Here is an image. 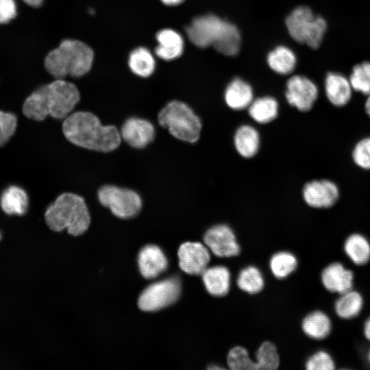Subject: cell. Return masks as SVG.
Here are the masks:
<instances>
[{"label":"cell","mask_w":370,"mask_h":370,"mask_svg":"<svg viewBox=\"0 0 370 370\" xmlns=\"http://www.w3.org/2000/svg\"><path fill=\"white\" fill-rule=\"evenodd\" d=\"M285 97L291 106L299 111L307 112L317 99L318 88L308 77L293 75L287 82Z\"/></svg>","instance_id":"10"},{"label":"cell","mask_w":370,"mask_h":370,"mask_svg":"<svg viewBox=\"0 0 370 370\" xmlns=\"http://www.w3.org/2000/svg\"><path fill=\"white\" fill-rule=\"evenodd\" d=\"M120 134L121 138L130 147L143 149L153 141L156 131L153 125L148 120L130 117L123 123Z\"/></svg>","instance_id":"14"},{"label":"cell","mask_w":370,"mask_h":370,"mask_svg":"<svg viewBox=\"0 0 370 370\" xmlns=\"http://www.w3.org/2000/svg\"><path fill=\"white\" fill-rule=\"evenodd\" d=\"M249 116L257 123H267L275 119L278 112L277 101L271 97L253 100L248 107Z\"/></svg>","instance_id":"26"},{"label":"cell","mask_w":370,"mask_h":370,"mask_svg":"<svg viewBox=\"0 0 370 370\" xmlns=\"http://www.w3.org/2000/svg\"><path fill=\"white\" fill-rule=\"evenodd\" d=\"M304 333L314 339H323L331 332L332 323L329 317L317 310L308 314L302 321Z\"/></svg>","instance_id":"24"},{"label":"cell","mask_w":370,"mask_h":370,"mask_svg":"<svg viewBox=\"0 0 370 370\" xmlns=\"http://www.w3.org/2000/svg\"><path fill=\"white\" fill-rule=\"evenodd\" d=\"M208 369H210V370H214V369H223V367L217 366L216 365H210V367H208Z\"/></svg>","instance_id":"42"},{"label":"cell","mask_w":370,"mask_h":370,"mask_svg":"<svg viewBox=\"0 0 370 370\" xmlns=\"http://www.w3.org/2000/svg\"><path fill=\"white\" fill-rule=\"evenodd\" d=\"M237 284L243 291L256 293L262 290L264 280L260 271L254 267H248L239 273Z\"/></svg>","instance_id":"29"},{"label":"cell","mask_w":370,"mask_h":370,"mask_svg":"<svg viewBox=\"0 0 370 370\" xmlns=\"http://www.w3.org/2000/svg\"><path fill=\"white\" fill-rule=\"evenodd\" d=\"M62 132L72 144L105 153L117 149L122 140L115 126L103 125L96 115L84 111L71 113L65 118Z\"/></svg>","instance_id":"2"},{"label":"cell","mask_w":370,"mask_h":370,"mask_svg":"<svg viewBox=\"0 0 370 370\" xmlns=\"http://www.w3.org/2000/svg\"><path fill=\"white\" fill-rule=\"evenodd\" d=\"M296 62V56L293 51L285 46L276 47L267 56V62L270 68L282 75L293 72Z\"/></svg>","instance_id":"27"},{"label":"cell","mask_w":370,"mask_h":370,"mask_svg":"<svg viewBox=\"0 0 370 370\" xmlns=\"http://www.w3.org/2000/svg\"><path fill=\"white\" fill-rule=\"evenodd\" d=\"M286 25L295 41L313 49L319 47L327 29L325 19L314 15L312 10L306 5L295 8L287 16Z\"/></svg>","instance_id":"7"},{"label":"cell","mask_w":370,"mask_h":370,"mask_svg":"<svg viewBox=\"0 0 370 370\" xmlns=\"http://www.w3.org/2000/svg\"><path fill=\"white\" fill-rule=\"evenodd\" d=\"M204 241L207 247L219 257L236 256L240 251L234 234L225 225L210 227L205 233Z\"/></svg>","instance_id":"11"},{"label":"cell","mask_w":370,"mask_h":370,"mask_svg":"<svg viewBox=\"0 0 370 370\" xmlns=\"http://www.w3.org/2000/svg\"><path fill=\"white\" fill-rule=\"evenodd\" d=\"M190 41L200 48L212 46L218 52L228 56L236 55L241 46V34L232 23L208 14L194 18L186 27Z\"/></svg>","instance_id":"3"},{"label":"cell","mask_w":370,"mask_h":370,"mask_svg":"<svg viewBox=\"0 0 370 370\" xmlns=\"http://www.w3.org/2000/svg\"><path fill=\"white\" fill-rule=\"evenodd\" d=\"M16 8L14 0H0V24L14 19L17 14Z\"/></svg>","instance_id":"37"},{"label":"cell","mask_w":370,"mask_h":370,"mask_svg":"<svg viewBox=\"0 0 370 370\" xmlns=\"http://www.w3.org/2000/svg\"><path fill=\"white\" fill-rule=\"evenodd\" d=\"M22 1L24 3H25L27 5L34 7V8H37V7L40 6L44 1V0H22Z\"/></svg>","instance_id":"39"},{"label":"cell","mask_w":370,"mask_h":370,"mask_svg":"<svg viewBox=\"0 0 370 370\" xmlns=\"http://www.w3.org/2000/svg\"><path fill=\"white\" fill-rule=\"evenodd\" d=\"M227 362L232 370L258 369L256 362L249 358L246 349L242 347L232 348L228 353Z\"/></svg>","instance_id":"33"},{"label":"cell","mask_w":370,"mask_h":370,"mask_svg":"<svg viewBox=\"0 0 370 370\" xmlns=\"http://www.w3.org/2000/svg\"><path fill=\"white\" fill-rule=\"evenodd\" d=\"M158 121L178 140L194 143L199 138L201 122L193 110L182 101L169 102L159 112Z\"/></svg>","instance_id":"6"},{"label":"cell","mask_w":370,"mask_h":370,"mask_svg":"<svg viewBox=\"0 0 370 370\" xmlns=\"http://www.w3.org/2000/svg\"><path fill=\"white\" fill-rule=\"evenodd\" d=\"M306 367L308 370H332L335 368V364L328 352L319 351L308 359Z\"/></svg>","instance_id":"36"},{"label":"cell","mask_w":370,"mask_h":370,"mask_svg":"<svg viewBox=\"0 0 370 370\" xmlns=\"http://www.w3.org/2000/svg\"><path fill=\"white\" fill-rule=\"evenodd\" d=\"M365 108L366 113L370 116V95H368V97L366 100Z\"/></svg>","instance_id":"41"},{"label":"cell","mask_w":370,"mask_h":370,"mask_svg":"<svg viewBox=\"0 0 370 370\" xmlns=\"http://www.w3.org/2000/svg\"><path fill=\"white\" fill-rule=\"evenodd\" d=\"M352 158L359 167L370 169V137L358 142L352 151Z\"/></svg>","instance_id":"35"},{"label":"cell","mask_w":370,"mask_h":370,"mask_svg":"<svg viewBox=\"0 0 370 370\" xmlns=\"http://www.w3.org/2000/svg\"><path fill=\"white\" fill-rule=\"evenodd\" d=\"M350 82L344 75L331 72L325 79V91L329 101L335 106L346 105L352 97Z\"/></svg>","instance_id":"18"},{"label":"cell","mask_w":370,"mask_h":370,"mask_svg":"<svg viewBox=\"0 0 370 370\" xmlns=\"http://www.w3.org/2000/svg\"><path fill=\"white\" fill-rule=\"evenodd\" d=\"M234 142L236 151L241 156L251 158L256 154L259 149V134L252 126L244 125L237 129Z\"/></svg>","instance_id":"22"},{"label":"cell","mask_w":370,"mask_h":370,"mask_svg":"<svg viewBox=\"0 0 370 370\" xmlns=\"http://www.w3.org/2000/svg\"><path fill=\"white\" fill-rule=\"evenodd\" d=\"M349 82L354 90L370 95V62H364L354 66Z\"/></svg>","instance_id":"31"},{"label":"cell","mask_w":370,"mask_h":370,"mask_svg":"<svg viewBox=\"0 0 370 370\" xmlns=\"http://www.w3.org/2000/svg\"><path fill=\"white\" fill-rule=\"evenodd\" d=\"M201 275L206 288L210 294L222 296L227 293L230 275L226 267L214 266L206 268Z\"/></svg>","instance_id":"20"},{"label":"cell","mask_w":370,"mask_h":370,"mask_svg":"<svg viewBox=\"0 0 370 370\" xmlns=\"http://www.w3.org/2000/svg\"><path fill=\"white\" fill-rule=\"evenodd\" d=\"M258 369L274 370L279 366V357L275 345L270 342L263 343L256 352Z\"/></svg>","instance_id":"32"},{"label":"cell","mask_w":370,"mask_h":370,"mask_svg":"<svg viewBox=\"0 0 370 370\" xmlns=\"http://www.w3.org/2000/svg\"><path fill=\"white\" fill-rule=\"evenodd\" d=\"M364 334L366 338L370 341V317L366 320L365 323Z\"/></svg>","instance_id":"38"},{"label":"cell","mask_w":370,"mask_h":370,"mask_svg":"<svg viewBox=\"0 0 370 370\" xmlns=\"http://www.w3.org/2000/svg\"><path fill=\"white\" fill-rule=\"evenodd\" d=\"M297 265L294 255L288 252H279L273 255L270 261V267L273 275L283 278L292 273Z\"/></svg>","instance_id":"30"},{"label":"cell","mask_w":370,"mask_h":370,"mask_svg":"<svg viewBox=\"0 0 370 370\" xmlns=\"http://www.w3.org/2000/svg\"><path fill=\"white\" fill-rule=\"evenodd\" d=\"M79 99V91L74 84L56 79L32 92L25 99L22 111L26 117L37 121H43L47 116L64 119Z\"/></svg>","instance_id":"1"},{"label":"cell","mask_w":370,"mask_h":370,"mask_svg":"<svg viewBox=\"0 0 370 370\" xmlns=\"http://www.w3.org/2000/svg\"><path fill=\"white\" fill-rule=\"evenodd\" d=\"M181 284L177 278L155 282L140 294L138 306L145 312H153L173 304L179 297Z\"/></svg>","instance_id":"9"},{"label":"cell","mask_w":370,"mask_h":370,"mask_svg":"<svg viewBox=\"0 0 370 370\" xmlns=\"http://www.w3.org/2000/svg\"><path fill=\"white\" fill-rule=\"evenodd\" d=\"M363 299L362 295L352 289L341 294L334 304L337 315L344 319L357 316L362 310Z\"/></svg>","instance_id":"28"},{"label":"cell","mask_w":370,"mask_h":370,"mask_svg":"<svg viewBox=\"0 0 370 370\" xmlns=\"http://www.w3.org/2000/svg\"><path fill=\"white\" fill-rule=\"evenodd\" d=\"M224 97L226 104L236 110L248 108L254 100L251 86L240 78L233 79L228 84Z\"/></svg>","instance_id":"19"},{"label":"cell","mask_w":370,"mask_h":370,"mask_svg":"<svg viewBox=\"0 0 370 370\" xmlns=\"http://www.w3.org/2000/svg\"><path fill=\"white\" fill-rule=\"evenodd\" d=\"M179 266L185 273L200 275L207 268L210 260L208 248L198 242H186L182 244L177 252Z\"/></svg>","instance_id":"12"},{"label":"cell","mask_w":370,"mask_h":370,"mask_svg":"<svg viewBox=\"0 0 370 370\" xmlns=\"http://www.w3.org/2000/svg\"><path fill=\"white\" fill-rule=\"evenodd\" d=\"M166 5L173 6L182 3L184 0H160Z\"/></svg>","instance_id":"40"},{"label":"cell","mask_w":370,"mask_h":370,"mask_svg":"<svg viewBox=\"0 0 370 370\" xmlns=\"http://www.w3.org/2000/svg\"><path fill=\"white\" fill-rule=\"evenodd\" d=\"M158 45L155 54L160 59L170 61L179 58L184 51V41L182 35L172 29H163L157 32Z\"/></svg>","instance_id":"17"},{"label":"cell","mask_w":370,"mask_h":370,"mask_svg":"<svg viewBox=\"0 0 370 370\" xmlns=\"http://www.w3.org/2000/svg\"><path fill=\"white\" fill-rule=\"evenodd\" d=\"M337 186L328 180H313L306 183L303 188V197L310 206L316 208L332 207L338 200Z\"/></svg>","instance_id":"13"},{"label":"cell","mask_w":370,"mask_h":370,"mask_svg":"<svg viewBox=\"0 0 370 370\" xmlns=\"http://www.w3.org/2000/svg\"><path fill=\"white\" fill-rule=\"evenodd\" d=\"M0 206L7 214L23 215L29 206L27 194L19 186H10L3 192Z\"/></svg>","instance_id":"21"},{"label":"cell","mask_w":370,"mask_h":370,"mask_svg":"<svg viewBox=\"0 0 370 370\" xmlns=\"http://www.w3.org/2000/svg\"><path fill=\"white\" fill-rule=\"evenodd\" d=\"M1 234H0V240H1Z\"/></svg>","instance_id":"44"},{"label":"cell","mask_w":370,"mask_h":370,"mask_svg":"<svg viewBox=\"0 0 370 370\" xmlns=\"http://www.w3.org/2000/svg\"><path fill=\"white\" fill-rule=\"evenodd\" d=\"M353 280V272L340 262L328 264L321 273L322 284L331 293L341 295L352 290Z\"/></svg>","instance_id":"15"},{"label":"cell","mask_w":370,"mask_h":370,"mask_svg":"<svg viewBox=\"0 0 370 370\" xmlns=\"http://www.w3.org/2000/svg\"><path fill=\"white\" fill-rule=\"evenodd\" d=\"M138 264L141 275L146 279H152L166 270L168 262L160 247L149 245L140 251Z\"/></svg>","instance_id":"16"},{"label":"cell","mask_w":370,"mask_h":370,"mask_svg":"<svg viewBox=\"0 0 370 370\" xmlns=\"http://www.w3.org/2000/svg\"><path fill=\"white\" fill-rule=\"evenodd\" d=\"M344 251L355 264L363 265L370 260V243L360 234H352L347 238Z\"/></svg>","instance_id":"25"},{"label":"cell","mask_w":370,"mask_h":370,"mask_svg":"<svg viewBox=\"0 0 370 370\" xmlns=\"http://www.w3.org/2000/svg\"><path fill=\"white\" fill-rule=\"evenodd\" d=\"M97 197L101 205L121 219L135 217L142 207L141 198L136 192L114 185L102 186L97 191Z\"/></svg>","instance_id":"8"},{"label":"cell","mask_w":370,"mask_h":370,"mask_svg":"<svg viewBox=\"0 0 370 370\" xmlns=\"http://www.w3.org/2000/svg\"><path fill=\"white\" fill-rule=\"evenodd\" d=\"M93 60V50L87 44L78 40L65 39L48 53L44 65L56 79L79 77L89 72Z\"/></svg>","instance_id":"4"},{"label":"cell","mask_w":370,"mask_h":370,"mask_svg":"<svg viewBox=\"0 0 370 370\" xmlns=\"http://www.w3.org/2000/svg\"><path fill=\"white\" fill-rule=\"evenodd\" d=\"M367 358H368V360H369V362L370 363V351L368 353Z\"/></svg>","instance_id":"43"},{"label":"cell","mask_w":370,"mask_h":370,"mask_svg":"<svg viewBox=\"0 0 370 370\" xmlns=\"http://www.w3.org/2000/svg\"><path fill=\"white\" fill-rule=\"evenodd\" d=\"M128 66L134 74L141 77H148L155 71L156 60L148 49L138 47L130 52Z\"/></svg>","instance_id":"23"},{"label":"cell","mask_w":370,"mask_h":370,"mask_svg":"<svg viewBox=\"0 0 370 370\" xmlns=\"http://www.w3.org/2000/svg\"><path fill=\"white\" fill-rule=\"evenodd\" d=\"M16 127L17 118L14 114L0 111V147L8 142L14 135Z\"/></svg>","instance_id":"34"},{"label":"cell","mask_w":370,"mask_h":370,"mask_svg":"<svg viewBox=\"0 0 370 370\" xmlns=\"http://www.w3.org/2000/svg\"><path fill=\"white\" fill-rule=\"evenodd\" d=\"M49 227L55 232L66 230L73 236L84 233L89 227L90 216L84 199L72 193L60 195L45 212Z\"/></svg>","instance_id":"5"}]
</instances>
